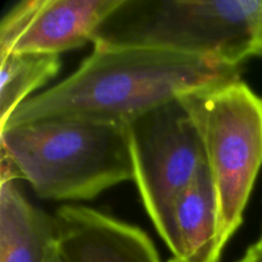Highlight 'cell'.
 <instances>
[{
  "label": "cell",
  "instance_id": "cell-1",
  "mask_svg": "<svg viewBox=\"0 0 262 262\" xmlns=\"http://www.w3.org/2000/svg\"><path fill=\"white\" fill-rule=\"evenodd\" d=\"M239 71L163 49H94L71 76L22 102L0 129L54 122L127 124L159 105L239 78Z\"/></svg>",
  "mask_w": 262,
  "mask_h": 262
},
{
  "label": "cell",
  "instance_id": "cell-2",
  "mask_svg": "<svg viewBox=\"0 0 262 262\" xmlns=\"http://www.w3.org/2000/svg\"><path fill=\"white\" fill-rule=\"evenodd\" d=\"M2 166L42 200H92L133 181L125 124L54 122L0 129Z\"/></svg>",
  "mask_w": 262,
  "mask_h": 262
},
{
  "label": "cell",
  "instance_id": "cell-3",
  "mask_svg": "<svg viewBox=\"0 0 262 262\" xmlns=\"http://www.w3.org/2000/svg\"><path fill=\"white\" fill-rule=\"evenodd\" d=\"M92 43L163 49L241 67L262 56V0H120Z\"/></svg>",
  "mask_w": 262,
  "mask_h": 262
},
{
  "label": "cell",
  "instance_id": "cell-4",
  "mask_svg": "<svg viewBox=\"0 0 262 262\" xmlns=\"http://www.w3.org/2000/svg\"><path fill=\"white\" fill-rule=\"evenodd\" d=\"M201 137L219 212L224 250L242 225L262 165V97L241 78L181 97Z\"/></svg>",
  "mask_w": 262,
  "mask_h": 262
},
{
  "label": "cell",
  "instance_id": "cell-5",
  "mask_svg": "<svg viewBox=\"0 0 262 262\" xmlns=\"http://www.w3.org/2000/svg\"><path fill=\"white\" fill-rule=\"evenodd\" d=\"M125 127L133 181L154 227L171 251L177 200L206 165L199 129L181 97L143 113Z\"/></svg>",
  "mask_w": 262,
  "mask_h": 262
},
{
  "label": "cell",
  "instance_id": "cell-6",
  "mask_svg": "<svg viewBox=\"0 0 262 262\" xmlns=\"http://www.w3.org/2000/svg\"><path fill=\"white\" fill-rule=\"evenodd\" d=\"M120 0H23L0 23V58L9 54L60 55L94 41Z\"/></svg>",
  "mask_w": 262,
  "mask_h": 262
},
{
  "label": "cell",
  "instance_id": "cell-7",
  "mask_svg": "<svg viewBox=\"0 0 262 262\" xmlns=\"http://www.w3.org/2000/svg\"><path fill=\"white\" fill-rule=\"evenodd\" d=\"M54 225L64 262H161L143 230L95 209L61 206Z\"/></svg>",
  "mask_w": 262,
  "mask_h": 262
},
{
  "label": "cell",
  "instance_id": "cell-8",
  "mask_svg": "<svg viewBox=\"0 0 262 262\" xmlns=\"http://www.w3.org/2000/svg\"><path fill=\"white\" fill-rule=\"evenodd\" d=\"M174 246L169 262H219L217 199L207 164L181 194L173 212Z\"/></svg>",
  "mask_w": 262,
  "mask_h": 262
},
{
  "label": "cell",
  "instance_id": "cell-9",
  "mask_svg": "<svg viewBox=\"0 0 262 262\" xmlns=\"http://www.w3.org/2000/svg\"><path fill=\"white\" fill-rule=\"evenodd\" d=\"M0 176V262H46L55 245L54 216L30 204L14 177Z\"/></svg>",
  "mask_w": 262,
  "mask_h": 262
},
{
  "label": "cell",
  "instance_id": "cell-10",
  "mask_svg": "<svg viewBox=\"0 0 262 262\" xmlns=\"http://www.w3.org/2000/svg\"><path fill=\"white\" fill-rule=\"evenodd\" d=\"M59 55L9 54L0 58V128L33 91L60 71Z\"/></svg>",
  "mask_w": 262,
  "mask_h": 262
},
{
  "label": "cell",
  "instance_id": "cell-11",
  "mask_svg": "<svg viewBox=\"0 0 262 262\" xmlns=\"http://www.w3.org/2000/svg\"><path fill=\"white\" fill-rule=\"evenodd\" d=\"M238 262H262V246L258 242L251 246Z\"/></svg>",
  "mask_w": 262,
  "mask_h": 262
},
{
  "label": "cell",
  "instance_id": "cell-12",
  "mask_svg": "<svg viewBox=\"0 0 262 262\" xmlns=\"http://www.w3.org/2000/svg\"><path fill=\"white\" fill-rule=\"evenodd\" d=\"M46 262H64L63 258H61L60 253H59L58 248H56V243L54 245V247L51 248L50 253H49L48 261H46Z\"/></svg>",
  "mask_w": 262,
  "mask_h": 262
},
{
  "label": "cell",
  "instance_id": "cell-13",
  "mask_svg": "<svg viewBox=\"0 0 262 262\" xmlns=\"http://www.w3.org/2000/svg\"><path fill=\"white\" fill-rule=\"evenodd\" d=\"M258 243L262 246V233H261V237H260V241H258Z\"/></svg>",
  "mask_w": 262,
  "mask_h": 262
}]
</instances>
